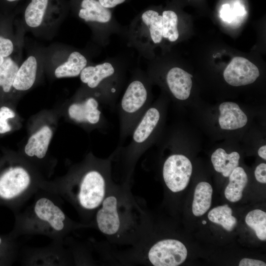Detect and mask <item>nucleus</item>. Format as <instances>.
Returning <instances> with one entry per match:
<instances>
[{
    "label": "nucleus",
    "mask_w": 266,
    "mask_h": 266,
    "mask_svg": "<svg viewBox=\"0 0 266 266\" xmlns=\"http://www.w3.org/2000/svg\"><path fill=\"white\" fill-rule=\"evenodd\" d=\"M148 91L141 80L135 79L128 86L118 105L120 122L119 147L131 135L135 127L150 106Z\"/></svg>",
    "instance_id": "obj_1"
},
{
    "label": "nucleus",
    "mask_w": 266,
    "mask_h": 266,
    "mask_svg": "<svg viewBox=\"0 0 266 266\" xmlns=\"http://www.w3.org/2000/svg\"><path fill=\"white\" fill-rule=\"evenodd\" d=\"M161 118L160 109L150 106L138 122L131 135L129 144L122 148L129 164L133 163L150 145Z\"/></svg>",
    "instance_id": "obj_2"
},
{
    "label": "nucleus",
    "mask_w": 266,
    "mask_h": 266,
    "mask_svg": "<svg viewBox=\"0 0 266 266\" xmlns=\"http://www.w3.org/2000/svg\"><path fill=\"white\" fill-rule=\"evenodd\" d=\"M109 163L104 161L101 167L92 168L82 177L78 195L80 205L87 209L99 207L105 198Z\"/></svg>",
    "instance_id": "obj_3"
},
{
    "label": "nucleus",
    "mask_w": 266,
    "mask_h": 266,
    "mask_svg": "<svg viewBox=\"0 0 266 266\" xmlns=\"http://www.w3.org/2000/svg\"><path fill=\"white\" fill-rule=\"evenodd\" d=\"M189 159L182 154H172L165 161L163 176L167 188L172 192L184 190L188 186L192 173Z\"/></svg>",
    "instance_id": "obj_4"
},
{
    "label": "nucleus",
    "mask_w": 266,
    "mask_h": 266,
    "mask_svg": "<svg viewBox=\"0 0 266 266\" xmlns=\"http://www.w3.org/2000/svg\"><path fill=\"white\" fill-rule=\"evenodd\" d=\"M97 97L90 96L71 103L68 107L69 118L78 124L93 128L104 129L107 121L100 108Z\"/></svg>",
    "instance_id": "obj_5"
},
{
    "label": "nucleus",
    "mask_w": 266,
    "mask_h": 266,
    "mask_svg": "<svg viewBox=\"0 0 266 266\" xmlns=\"http://www.w3.org/2000/svg\"><path fill=\"white\" fill-rule=\"evenodd\" d=\"M187 250L181 241L166 239L158 241L147 253L150 263L155 266H177L186 259Z\"/></svg>",
    "instance_id": "obj_6"
},
{
    "label": "nucleus",
    "mask_w": 266,
    "mask_h": 266,
    "mask_svg": "<svg viewBox=\"0 0 266 266\" xmlns=\"http://www.w3.org/2000/svg\"><path fill=\"white\" fill-rule=\"evenodd\" d=\"M225 81L233 86L251 84L260 75L259 69L254 64L242 57H234L224 70Z\"/></svg>",
    "instance_id": "obj_7"
},
{
    "label": "nucleus",
    "mask_w": 266,
    "mask_h": 266,
    "mask_svg": "<svg viewBox=\"0 0 266 266\" xmlns=\"http://www.w3.org/2000/svg\"><path fill=\"white\" fill-rule=\"evenodd\" d=\"M98 211L96 221L99 230L104 234L112 235L120 230L121 218L119 211V201L114 195L106 197Z\"/></svg>",
    "instance_id": "obj_8"
},
{
    "label": "nucleus",
    "mask_w": 266,
    "mask_h": 266,
    "mask_svg": "<svg viewBox=\"0 0 266 266\" xmlns=\"http://www.w3.org/2000/svg\"><path fill=\"white\" fill-rule=\"evenodd\" d=\"M30 176L21 167L11 168L0 177V196L13 198L24 191L30 184Z\"/></svg>",
    "instance_id": "obj_9"
},
{
    "label": "nucleus",
    "mask_w": 266,
    "mask_h": 266,
    "mask_svg": "<svg viewBox=\"0 0 266 266\" xmlns=\"http://www.w3.org/2000/svg\"><path fill=\"white\" fill-rule=\"evenodd\" d=\"M192 77L191 74L179 67H174L169 69L166 76V82L175 98L183 100L189 97L192 87Z\"/></svg>",
    "instance_id": "obj_10"
},
{
    "label": "nucleus",
    "mask_w": 266,
    "mask_h": 266,
    "mask_svg": "<svg viewBox=\"0 0 266 266\" xmlns=\"http://www.w3.org/2000/svg\"><path fill=\"white\" fill-rule=\"evenodd\" d=\"M219 123L222 129L232 130L241 128L247 122L246 115L236 103L223 102L219 106Z\"/></svg>",
    "instance_id": "obj_11"
},
{
    "label": "nucleus",
    "mask_w": 266,
    "mask_h": 266,
    "mask_svg": "<svg viewBox=\"0 0 266 266\" xmlns=\"http://www.w3.org/2000/svg\"><path fill=\"white\" fill-rule=\"evenodd\" d=\"M53 134L49 126L44 125L40 127L29 138L24 148L25 154L30 157L43 158L48 151Z\"/></svg>",
    "instance_id": "obj_12"
},
{
    "label": "nucleus",
    "mask_w": 266,
    "mask_h": 266,
    "mask_svg": "<svg viewBox=\"0 0 266 266\" xmlns=\"http://www.w3.org/2000/svg\"><path fill=\"white\" fill-rule=\"evenodd\" d=\"M34 212L40 219L47 222L55 230L60 231L64 228L65 215L50 200L45 198L39 199L35 204Z\"/></svg>",
    "instance_id": "obj_13"
},
{
    "label": "nucleus",
    "mask_w": 266,
    "mask_h": 266,
    "mask_svg": "<svg viewBox=\"0 0 266 266\" xmlns=\"http://www.w3.org/2000/svg\"><path fill=\"white\" fill-rule=\"evenodd\" d=\"M114 73L115 69L113 66L105 62L96 66H86L79 75L82 83L91 89H96L112 77Z\"/></svg>",
    "instance_id": "obj_14"
},
{
    "label": "nucleus",
    "mask_w": 266,
    "mask_h": 266,
    "mask_svg": "<svg viewBox=\"0 0 266 266\" xmlns=\"http://www.w3.org/2000/svg\"><path fill=\"white\" fill-rule=\"evenodd\" d=\"M37 71V60L35 57L30 56L19 67L13 87L19 91H25L31 89L35 81Z\"/></svg>",
    "instance_id": "obj_15"
},
{
    "label": "nucleus",
    "mask_w": 266,
    "mask_h": 266,
    "mask_svg": "<svg viewBox=\"0 0 266 266\" xmlns=\"http://www.w3.org/2000/svg\"><path fill=\"white\" fill-rule=\"evenodd\" d=\"M79 17L86 22L105 23L110 21L112 14L109 8L103 6L98 0H83Z\"/></svg>",
    "instance_id": "obj_16"
},
{
    "label": "nucleus",
    "mask_w": 266,
    "mask_h": 266,
    "mask_svg": "<svg viewBox=\"0 0 266 266\" xmlns=\"http://www.w3.org/2000/svg\"><path fill=\"white\" fill-rule=\"evenodd\" d=\"M229 177V183L225 190V196L229 201L235 202L242 198L248 181V176L243 168L237 166Z\"/></svg>",
    "instance_id": "obj_17"
},
{
    "label": "nucleus",
    "mask_w": 266,
    "mask_h": 266,
    "mask_svg": "<svg viewBox=\"0 0 266 266\" xmlns=\"http://www.w3.org/2000/svg\"><path fill=\"white\" fill-rule=\"evenodd\" d=\"M240 159L236 152L227 154L222 148L216 149L211 155V162L215 170L225 177H229L238 166Z\"/></svg>",
    "instance_id": "obj_18"
},
{
    "label": "nucleus",
    "mask_w": 266,
    "mask_h": 266,
    "mask_svg": "<svg viewBox=\"0 0 266 266\" xmlns=\"http://www.w3.org/2000/svg\"><path fill=\"white\" fill-rule=\"evenodd\" d=\"M87 64V60L82 54L77 51L73 52L66 62L56 68L55 76L58 78L77 76L86 66Z\"/></svg>",
    "instance_id": "obj_19"
},
{
    "label": "nucleus",
    "mask_w": 266,
    "mask_h": 266,
    "mask_svg": "<svg viewBox=\"0 0 266 266\" xmlns=\"http://www.w3.org/2000/svg\"><path fill=\"white\" fill-rule=\"evenodd\" d=\"M213 189L206 182H200L196 186L192 203V212L196 216L205 213L210 207Z\"/></svg>",
    "instance_id": "obj_20"
},
{
    "label": "nucleus",
    "mask_w": 266,
    "mask_h": 266,
    "mask_svg": "<svg viewBox=\"0 0 266 266\" xmlns=\"http://www.w3.org/2000/svg\"><path fill=\"white\" fill-rule=\"evenodd\" d=\"M233 211L228 205L217 206L208 213L212 222L221 225L227 231H232L237 225L236 218L232 215Z\"/></svg>",
    "instance_id": "obj_21"
},
{
    "label": "nucleus",
    "mask_w": 266,
    "mask_h": 266,
    "mask_svg": "<svg viewBox=\"0 0 266 266\" xmlns=\"http://www.w3.org/2000/svg\"><path fill=\"white\" fill-rule=\"evenodd\" d=\"M49 0H32L26 8L24 18L31 28L40 26L43 20Z\"/></svg>",
    "instance_id": "obj_22"
},
{
    "label": "nucleus",
    "mask_w": 266,
    "mask_h": 266,
    "mask_svg": "<svg viewBox=\"0 0 266 266\" xmlns=\"http://www.w3.org/2000/svg\"><path fill=\"white\" fill-rule=\"evenodd\" d=\"M143 23L148 28L151 38L154 43H159L163 38L162 15L153 10L145 11L141 16Z\"/></svg>",
    "instance_id": "obj_23"
},
{
    "label": "nucleus",
    "mask_w": 266,
    "mask_h": 266,
    "mask_svg": "<svg viewBox=\"0 0 266 266\" xmlns=\"http://www.w3.org/2000/svg\"><path fill=\"white\" fill-rule=\"evenodd\" d=\"M19 68L18 65L10 58H6L0 66V87L5 93L10 91Z\"/></svg>",
    "instance_id": "obj_24"
},
{
    "label": "nucleus",
    "mask_w": 266,
    "mask_h": 266,
    "mask_svg": "<svg viewBox=\"0 0 266 266\" xmlns=\"http://www.w3.org/2000/svg\"><path fill=\"white\" fill-rule=\"evenodd\" d=\"M247 225L253 229L258 238L263 241L266 239V213L260 209L253 210L245 217Z\"/></svg>",
    "instance_id": "obj_25"
},
{
    "label": "nucleus",
    "mask_w": 266,
    "mask_h": 266,
    "mask_svg": "<svg viewBox=\"0 0 266 266\" xmlns=\"http://www.w3.org/2000/svg\"><path fill=\"white\" fill-rule=\"evenodd\" d=\"M163 37L170 41H176L179 37L177 29L178 17L172 10H165L163 12Z\"/></svg>",
    "instance_id": "obj_26"
},
{
    "label": "nucleus",
    "mask_w": 266,
    "mask_h": 266,
    "mask_svg": "<svg viewBox=\"0 0 266 266\" xmlns=\"http://www.w3.org/2000/svg\"><path fill=\"white\" fill-rule=\"evenodd\" d=\"M15 116L14 112L8 107L3 106L0 108V133H5L11 130L8 120Z\"/></svg>",
    "instance_id": "obj_27"
},
{
    "label": "nucleus",
    "mask_w": 266,
    "mask_h": 266,
    "mask_svg": "<svg viewBox=\"0 0 266 266\" xmlns=\"http://www.w3.org/2000/svg\"><path fill=\"white\" fill-rule=\"evenodd\" d=\"M13 44L9 39L0 36V66L4 61V58H7L13 52Z\"/></svg>",
    "instance_id": "obj_28"
},
{
    "label": "nucleus",
    "mask_w": 266,
    "mask_h": 266,
    "mask_svg": "<svg viewBox=\"0 0 266 266\" xmlns=\"http://www.w3.org/2000/svg\"><path fill=\"white\" fill-rule=\"evenodd\" d=\"M220 15L223 21L228 23H232L236 17L232 8L227 3L222 5L220 11Z\"/></svg>",
    "instance_id": "obj_29"
},
{
    "label": "nucleus",
    "mask_w": 266,
    "mask_h": 266,
    "mask_svg": "<svg viewBox=\"0 0 266 266\" xmlns=\"http://www.w3.org/2000/svg\"><path fill=\"white\" fill-rule=\"evenodd\" d=\"M256 180L262 183H266V164L262 163L259 165L255 170Z\"/></svg>",
    "instance_id": "obj_30"
},
{
    "label": "nucleus",
    "mask_w": 266,
    "mask_h": 266,
    "mask_svg": "<svg viewBox=\"0 0 266 266\" xmlns=\"http://www.w3.org/2000/svg\"><path fill=\"white\" fill-rule=\"evenodd\" d=\"M239 266H266L265 262L258 260L244 258L239 263Z\"/></svg>",
    "instance_id": "obj_31"
},
{
    "label": "nucleus",
    "mask_w": 266,
    "mask_h": 266,
    "mask_svg": "<svg viewBox=\"0 0 266 266\" xmlns=\"http://www.w3.org/2000/svg\"><path fill=\"white\" fill-rule=\"evenodd\" d=\"M232 8L235 16H243L246 14L244 6L238 1H236Z\"/></svg>",
    "instance_id": "obj_32"
},
{
    "label": "nucleus",
    "mask_w": 266,
    "mask_h": 266,
    "mask_svg": "<svg viewBox=\"0 0 266 266\" xmlns=\"http://www.w3.org/2000/svg\"><path fill=\"white\" fill-rule=\"evenodd\" d=\"M126 0H98L100 3L107 8H113L123 3Z\"/></svg>",
    "instance_id": "obj_33"
},
{
    "label": "nucleus",
    "mask_w": 266,
    "mask_h": 266,
    "mask_svg": "<svg viewBox=\"0 0 266 266\" xmlns=\"http://www.w3.org/2000/svg\"><path fill=\"white\" fill-rule=\"evenodd\" d=\"M259 156L264 159L265 160H266V146L263 145L262 147H261L258 152Z\"/></svg>",
    "instance_id": "obj_34"
},
{
    "label": "nucleus",
    "mask_w": 266,
    "mask_h": 266,
    "mask_svg": "<svg viewBox=\"0 0 266 266\" xmlns=\"http://www.w3.org/2000/svg\"><path fill=\"white\" fill-rule=\"evenodd\" d=\"M6 0L7 1H9V2H13V1H17V0Z\"/></svg>",
    "instance_id": "obj_35"
},
{
    "label": "nucleus",
    "mask_w": 266,
    "mask_h": 266,
    "mask_svg": "<svg viewBox=\"0 0 266 266\" xmlns=\"http://www.w3.org/2000/svg\"><path fill=\"white\" fill-rule=\"evenodd\" d=\"M202 223L203 224L205 225V224H206V221H205V220H203V221H202Z\"/></svg>",
    "instance_id": "obj_36"
},
{
    "label": "nucleus",
    "mask_w": 266,
    "mask_h": 266,
    "mask_svg": "<svg viewBox=\"0 0 266 266\" xmlns=\"http://www.w3.org/2000/svg\"><path fill=\"white\" fill-rule=\"evenodd\" d=\"M1 243V239L0 238V243Z\"/></svg>",
    "instance_id": "obj_37"
}]
</instances>
